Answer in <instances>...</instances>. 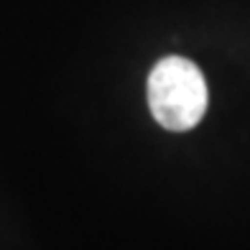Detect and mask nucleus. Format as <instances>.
I'll return each instance as SVG.
<instances>
[{
    "label": "nucleus",
    "mask_w": 250,
    "mask_h": 250,
    "mask_svg": "<svg viewBox=\"0 0 250 250\" xmlns=\"http://www.w3.org/2000/svg\"><path fill=\"white\" fill-rule=\"evenodd\" d=\"M148 107L166 130H189L204 118L207 84L194 62L166 56L148 77Z\"/></svg>",
    "instance_id": "f257e3e1"
}]
</instances>
